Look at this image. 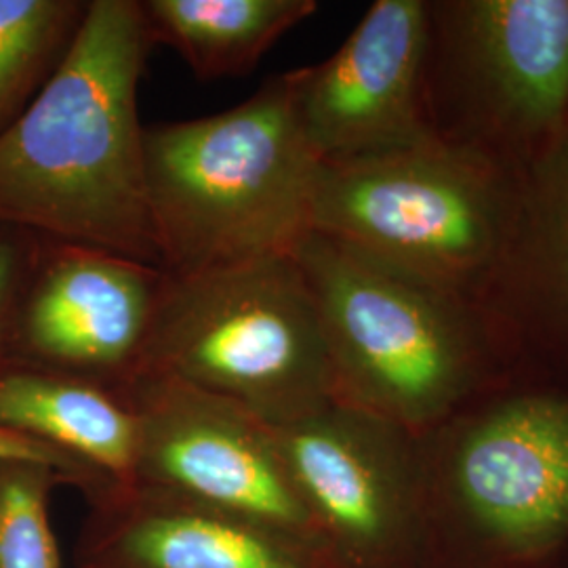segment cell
<instances>
[{"label":"cell","mask_w":568,"mask_h":568,"mask_svg":"<svg viewBox=\"0 0 568 568\" xmlns=\"http://www.w3.org/2000/svg\"><path fill=\"white\" fill-rule=\"evenodd\" d=\"M163 283V267L42 239L11 361L129 386L142 373Z\"/></svg>","instance_id":"obj_9"},{"label":"cell","mask_w":568,"mask_h":568,"mask_svg":"<svg viewBox=\"0 0 568 568\" xmlns=\"http://www.w3.org/2000/svg\"><path fill=\"white\" fill-rule=\"evenodd\" d=\"M89 0H0V133L60 70Z\"/></svg>","instance_id":"obj_14"},{"label":"cell","mask_w":568,"mask_h":568,"mask_svg":"<svg viewBox=\"0 0 568 568\" xmlns=\"http://www.w3.org/2000/svg\"><path fill=\"white\" fill-rule=\"evenodd\" d=\"M457 53L493 112L541 135L568 121V0L453 4Z\"/></svg>","instance_id":"obj_11"},{"label":"cell","mask_w":568,"mask_h":568,"mask_svg":"<svg viewBox=\"0 0 568 568\" xmlns=\"http://www.w3.org/2000/svg\"><path fill=\"white\" fill-rule=\"evenodd\" d=\"M527 194L541 264L568 314V133L558 135L537 161Z\"/></svg>","instance_id":"obj_17"},{"label":"cell","mask_w":568,"mask_h":568,"mask_svg":"<svg viewBox=\"0 0 568 568\" xmlns=\"http://www.w3.org/2000/svg\"><path fill=\"white\" fill-rule=\"evenodd\" d=\"M274 434L339 568H426L422 436L339 403Z\"/></svg>","instance_id":"obj_7"},{"label":"cell","mask_w":568,"mask_h":568,"mask_svg":"<svg viewBox=\"0 0 568 568\" xmlns=\"http://www.w3.org/2000/svg\"><path fill=\"white\" fill-rule=\"evenodd\" d=\"M0 427L112 474L140 462V419L102 384L9 361L0 365Z\"/></svg>","instance_id":"obj_12"},{"label":"cell","mask_w":568,"mask_h":568,"mask_svg":"<svg viewBox=\"0 0 568 568\" xmlns=\"http://www.w3.org/2000/svg\"><path fill=\"white\" fill-rule=\"evenodd\" d=\"M0 464H32L42 467H68L77 466V459L61 453L58 448L47 447L34 438L21 436L16 432L0 427Z\"/></svg>","instance_id":"obj_19"},{"label":"cell","mask_w":568,"mask_h":568,"mask_svg":"<svg viewBox=\"0 0 568 568\" xmlns=\"http://www.w3.org/2000/svg\"><path fill=\"white\" fill-rule=\"evenodd\" d=\"M148 41L169 47L201 81L241 79L316 0H140Z\"/></svg>","instance_id":"obj_13"},{"label":"cell","mask_w":568,"mask_h":568,"mask_svg":"<svg viewBox=\"0 0 568 568\" xmlns=\"http://www.w3.org/2000/svg\"><path fill=\"white\" fill-rule=\"evenodd\" d=\"M150 49L140 0H89L60 70L0 133V225L161 267L138 110Z\"/></svg>","instance_id":"obj_1"},{"label":"cell","mask_w":568,"mask_h":568,"mask_svg":"<svg viewBox=\"0 0 568 568\" xmlns=\"http://www.w3.org/2000/svg\"><path fill=\"white\" fill-rule=\"evenodd\" d=\"M321 169L291 72L217 114L143 126V187L161 267L196 274L293 255L312 232Z\"/></svg>","instance_id":"obj_2"},{"label":"cell","mask_w":568,"mask_h":568,"mask_svg":"<svg viewBox=\"0 0 568 568\" xmlns=\"http://www.w3.org/2000/svg\"><path fill=\"white\" fill-rule=\"evenodd\" d=\"M47 471L0 464V568H60L44 506Z\"/></svg>","instance_id":"obj_16"},{"label":"cell","mask_w":568,"mask_h":568,"mask_svg":"<svg viewBox=\"0 0 568 568\" xmlns=\"http://www.w3.org/2000/svg\"><path fill=\"white\" fill-rule=\"evenodd\" d=\"M426 568H558L568 554V394L516 392L422 436Z\"/></svg>","instance_id":"obj_4"},{"label":"cell","mask_w":568,"mask_h":568,"mask_svg":"<svg viewBox=\"0 0 568 568\" xmlns=\"http://www.w3.org/2000/svg\"><path fill=\"white\" fill-rule=\"evenodd\" d=\"M142 373L199 387L272 427L335 403L318 310L293 255L164 272Z\"/></svg>","instance_id":"obj_5"},{"label":"cell","mask_w":568,"mask_h":568,"mask_svg":"<svg viewBox=\"0 0 568 568\" xmlns=\"http://www.w3.org/2000/svg\"><path fill=\"white\" fill-rule=\"evenodd\" d=\"M558 568H568V554H567V558H565V560H562V565H560V567Z\"/></svg>","instance_id":"obj_20"},{"label":"cell","mask_w":568,"mask_h":568,"mask_svg":"<svg viewBox=\"0 0 568 568\" xmlns=\"http://www.w3.org/2000/svg\"><path fill=\"white\" fill-rule=\"evenodd\" d=\"M432 11L422 0H377L328 60L293 70V100L323 163L386 154L436 135L424 77Z\"/></svg>","instance_id":"obj_8"},{"label":"cell","mask_w":568,"mask_h":568,"mask_svg":"<svg viewBox=\"0 0 568 568\" xmlns=\"http://www.w3.org/2000/svg\"><path fill=\"white\" fill-rule=\"evenodd\" d=\"M518 206L497 169L438 135L323 163L312 232L455 293L501 260Z\"/></svg>","instance_id":"obj_6"},{"label":"cell","mask_w":568,"mask_h":568,"mask_svg":"<svg viewBox=\"0 0 568 568\" xmlns=\"http://www.w3.org/2000/svg\"><path fill=\"white\" fill-rule=\"evenodd\" d=\"M42 236L0 225V365L11 361L23 291L37 264Z\"/></svg>","instance_id":"obj_18"},{"label":"cell","mask_w":568,"mask_h":568,"mask_svg":"<svg viewBox=\"0 0 568 568\" xmlns=\"http://www.w3.org/2000/svg\"><path fill=\"white\" fill-rule=\"evenodd\" d=\"M129 386L140 419L138 469L217 508L281 527L312 525L274 427L243 406L156 373H140Z\"/></svg>","instance_id":"obj_10"},{"label":"cell","mask_w":568,"mask_h":568,"mask_svg":"<svg viewBox=\"0 0 568 568\" xmlns=\"http://www.w3.org/2000/svg\"><path fill=\"white\" fill-rule=\"evenodd\" d=\"M131 554L145 568H323L246 528L185 514L143 523Z\"/></svg>","instance_id":"obj_15"},{"label":"cell","mask_w":568,"mask_h":568,"mask_svg":"<svg viewBox=\"0 0 568 568\" xmlns=\"http://www.w3.org/2000/svg\"><path fill=\"white\" fill-rule=\"evenodd\" d=\"M293 257L318 310L335 403L426 436L480 394L485 358L455 293L316 232Z\"/></svg>","instance_id":"obj_3"}]
</instances>
